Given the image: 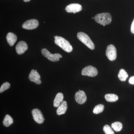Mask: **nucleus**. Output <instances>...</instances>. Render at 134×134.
Wrapping results in <instances>:
<instances>
[{
    "label": "nucleus",
    "instance_id": "obj_1",
    "mask_svg": "<svg viewBox=\"0 0 134 134\" xmlns=\"http://www.w3.org/2000/svg\"><path fill=\"white\" fill-rule=\"evenodd\" d=\"M54 37L55 38L54 42L56 45L67 52L70 53L72 52L73 50L72 46L66 40L58 36H54Z\"/></svg>",
    "mask_w": 134,
    "mask_h": 134
},
{
    "label": "nucleus",
    "instance_id": "obj_2",
    "mask_svg": "<svg viewBox=\"0 0 134 134\" xmlns=\"http://www.w3.org/2000/svg\"><path fill=\"white\" fill-rule=\"evenodd\" d=\"M94 19L99 24L105 25L110 24L112 21V17L109 13H103L96 15Z\"/></svg>",
    "mask_w": 134,
    "mask_h": 134
},
{
    "label": "nucleus",
    "instance_id": "obj_3",
    "mask_svg": "<svg viewBox=\"0 0 134 134\" xmlns=\"http://www.w3.org/2000/svg\"><path fill=\"white\" fill-rule=\"evenodd\" d=\"M77 37L80 41L83 43L91 50L95 49L94 43L92 41L88 36L83 32H79L77 33Z\"/></svg>",
    "mask_w": 134,
    "mask_h": 134
},
{
    "label": "nucleus",
    "instance_id": "obj_4",
    "mask_svg": "<svg viewBox=\"0 0 134 134\" xmlns=\"http://www.w3.org/2000/svg\"><path fill=\"white\" fill-rule=\"evenodd\" d=\"M41 53L45 58L53 62L59 61L60 60V58H62V55L60 54L55 53L53 54L45 48H43L41 50Z\"/></svg>",
    "mask_w": 134,
    "mask_h": 134
},
{
    "label": "nucleus",
    "instance_id": "obj_5",
    "mask_svg": "<svg viewBox=\"0 0 134 134\" xmlns=\"http://www.w3.org/2000/svg\"><path fill=\"white\" fill-rule=\"evenodd\" d=\"M106 55L110 61H114L117 58V50L113 45L108 46L106 51Z\"/></svg>",
    "mask_w": 134,
    "mask_h": 134
},
{
    "label": "nucleus",
    "instance_id": "obj_6",
    "mask_svg": "<svg viewBox=\"0 0 134 134\" xmlns=\"http://www.w3.org/2000/svg\"><path fill=\"white\" fill-rule=\"evenodd\" d=\"M82 75L90 77L96 76L98 74L97 70L92 66H88L84 68L82 70Z\"/></svg>",
    "mask_w": 134,
    "mask_h": 134
},
{
    "label": "nucleus",
    "instance_id": "obj_7",
    "mask_svg": "<svg viewBox=\"0 0 134 134\" xmlns=\"http://www.w3.org/2000/svg\"><path fill=\"white\" fill-rule=\"evenodd\" d=\"M32 114L34 120L38 124H42L44 122L45 119L41 111L37 108H35L32 111Z\"/></svg>",
    "mask_w": 134,
    "mask_h": 134
},
{
    "label": "nucleus",
    "instance_id": "obj_8",
    "mask_svg": "<svg viewBox=\"0 0 134 134\" xmlns=\"http://www.w3.org/2000/svg\"><path fill=\"white\" fill-rule=\"evenodd\" d=\"M39 25L38 21L36 19H31L25 22L22 25L23 29L31 30L37 28Z\"/></svg>",
    "mask_w": 134,
    "mask_h": 134
},
{
    "label": "nucleus",
    "instance_id": "obj_9",
    "mask_svg": "<svg viewBox=\"0 0 134 134\" xmlns=\"http://www.w3.org/2000/svg\"><path fill=\"white\" fill-rule=\"evenodd\" d=\"M75 97L76 101L80 104H83L87 100V97L85 92L80 90L76 93Z\"/></svg>",
    "mask_w": 134,
    "mask_h": 134
},
{
    "label": "nucleus",
    "instance_id": "obj_10",
    "mask_svg": "<svg viewBox=\"0 0 134 134\" xmlns=\"http://www.w3.org/2000/svg\"><path fill=\"white\" fill-rule=\"evenodd\" d=\"M29 80L31 82H34L37 84L39 85L41 83L40 78L41 76L38 72L32 69L29 75Z\"/></svg>",
    "mask_w": 134,
    "mask_h": 134
},
{
    "label": "nucleus",
    "instance_id": "obj_11",
    "mask_svg": "<svg viewBox=\"0 0 134 134\" xmlns=\"http://www.w3.org/2000/svg\"><path fill=\"white\" fill-rule=\"evenodd\" d=\"M66 11L69 13H74L80 12L82 10L81 5L77 3H72L68 5L65 8Z\"/></svg>",
    "mask_w": 134,
    "mask_h": 134
},
{
    "label": "nucleus",
    "instance_id": "obj_12",
    "mask_svg": "<svg viewBox=\"0 0 134 134\" xmlns=\"http://www.w3.org/2000/svg\"><path fill=\"white\" fill-rule=\"evenodd\" d=\"M28 45L24 41H20L18 42L16 46V51L18 54H22L28 49Z\"/></svg>",
    "mask_w": 134,
    "mask_h": 134
},
{
    "label": "nucleus",
    "instance_id": "obj_13",
    "mask_svg": "<svg viewBox=\"0 0 134 134\" xmlns=\"http://www.w3.org/2000/svg\"><path fill=\"white\" fill-rule=\"evenodd\" d=\"M68 109V105L66 101H63L58 107L56 111V113L58 115H60L65 114Z\"/></svg>",
    "mask_w": 134,
    "mask_h": 134
},
{
    "label": "nucleus",
    "instance_id": "obj_14",
    "mask_svg": "<svg viewBox=\"0 0 134 134\" xmlns=\"http://www.w3.org/2000/svg\"><path fill=\"white\" fill-rule=\"evenodd\" d=\"M7 40L8 43L10 46L14 45L17 40V37L15 34L9 32L7 36Z\"/></svg>",
    "mask_w": 134,
    "mask_h": 134
},
{
    "label": "nucleus",
    "instance_id": "obj_15",
    "mask_svg": "<svg viewBox=\"0 0 134 134\" xmlns=\"http://www.w3.org/2000/svg\"><path fill=\"white\" fill-rule=\"evenodd\" d=\"M64 96L61 92L57 93L53 101V106L55 107H58L63 101Z\"/></svg>",
    "mask_w": 134,
    "mask_h": 134
},
{
    "label": "nucleus",
    "instance_id": "obj_16",
    "mask_svg": "<svg viewBox=\"0 0 134 134\" xmlns=\"http://www.w3.org/2000/svg\"><path fill=\"white\" fill-rule=\"evenodd\" d=\"M107 101L109 102H114L117 101L119 99V97L117 95L113 93H108L105 96Z\"/></svg>",
    "mask_w": 134,
    "mask_h": 134
},
{
    "label": "nucleus",
    "instance_id": "obj_17",
    "mask_svg": "<svg viewBox=\"0 0 134 134\" xmlns=\"http://www.w3.org/2000/svg\"><path fill=\"white\" fill-rule=\"evenodd\" d=\"M13 122H14V120L12 117L8 114H7L3 119V124L5 126L8 127L12 125Z\"/></svg>",
    "mask_w": 134,
    "mask_h": 134
},
{
    "label": "nucleus",
    "instance_id": "obj_18",
    "mask_svg": "<svg viewBox=\"0 0 134 134\" xmlns=\"http://www.w3.org/2000/svg\"><path fill=\"white\" fill-rule=\"evenodd\" d=\"M119 79L121 81H125L127 78L128 77V75L124 69L120 70L119 72L118 75Z\"/></svg>",
    "mask_w": 134,
    "mask_h": 134
},
{
    "label": "nucleus",
    "instance_id": "obj_19",
    "mask_svg": "<svg viewBox=\"0 0 134 134\" xmlns=\"http://www.w3.org/2000/svg\"><path fill=\"white\" fill-rule=\"evenodd\" d=\"M111 127L116 132H119L122 130V125L121 122L117 121L113 123L111 125Z\"/></svg>",
    "mask_w": 134,
    "mask_h": 134
},
{
    "label": "nucleus",
    "instance_id": "obj_20",
    "mask_svg": "<svg viewBox=\"0 0 134 134\" xmlns=\"http://www.w3.org/2000/svg\"><path fill=\"white\" fill-rule=\"evenodd\" d=\"M104 106L102 104H99L96 105L94 109H93V113L95 114H98L100 113L103 112L104 111Z\"/></svg>",
    "mask_w": 134,
    "mask_h": 134
},
{
    "label": "nucleus",
    "instance_id": "obj_21",
    "mask_svg": "<svg viewBox=\"0 0 134 134\" xmlns=\"http://www.w3.org/2000/svg\"><path fill=\"white\" fill-rule=\"evenodd\" d=\"M103 130L105 134H114V132L109 125H105L103 127Z\"/></svg>",
    "mask_w": 134,
    "mask_h": 134
},
{
    "label": "nucleus",
    "instance_id": "obj_22",
    "mask_svg": "<svg viewBox=\"0 0 134 134\" xmlns=\"http://www.w3.org/2000/svg\"><path fill=\"white\" fill-rule=\"evenodd\" d=\"M10 86V84L8 82H6L3 83L0 88V93H2L5 91L9 89Z\"/></svg>",
    "mask_w": 134,
    "mask_h": 134
},
{
    "label": "nucleus",
    "instance_id": "obj_23",
    "mask_svg": "<svg viewBox=\"0 0 134 134\" xmlns=\"http://www.w3.org/2000/svg\"><path fill=\"white\" fill-rule=\"evenodd\" d=\"M129 82L131 84L134 85V76L130 77L129 80Z\"/></svg>",
    "mask_w": 134,
    "mask_h": 134
},
{
    "label": "nucleus",
    "instance_id": "obj_24",
    "mask_svg": "<svg viewBox=\"0 0 134 134\" xmlns=\"http://www.w3.org/2000/svg\"><path fill=\"white\" fill-rule=\"evenodd\" d=\"M131 31L132 33L134 34V19L132 23L131 26Z\"/></svg>",
    "mask_w": 134,
    "mask_h": 134
},
{
    "label": "nucleus",
    "instance_id": "obj_25",
    "mask_svg": "<svg viewBox=\"0 0 134 134\" xmlns=\"http://www.w3.org/2000/svg\"><path fill=\"white\" fill-rule=\"evenodd\" d=\"M24 1V2H30V1H31V0H23Z\"/></svg>",
    "mask_w": 134,
    "mask_h": 134
},
{
    "label": "nucleus",
    "instance_id": "obj_26",
    "mask_svg": "<svg viewBox=\"0 0 134 134\" xmlns=\"http://www.w3.org/2000/svg\"><path fill=\"white\" fill-rule=\"evenodd\" d=\"M92 19H94V17H92Z\"/></svg>",
    "mask_w": 134,
    "mask_h": 134
},
{
    "label": "nucleus",
    "instance_id": "obj_27",
    "mask_svg": "<svg viewBox=\"0 0 134 134\" xmlns=\"http://www.w3.org/2000/svg\"><path fill=\"white\" fill-rule=\"evenodd\" d=\"M36 70V71H37V70Z\"/></svg>",
    "mask_w": 134,
    "mask_h": 134
}]
</instances>
